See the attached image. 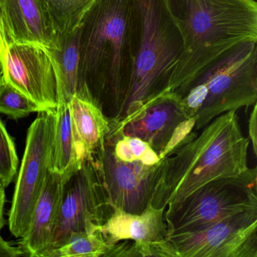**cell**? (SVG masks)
Returning a JSON list of instances; mask_svg holds the SVG:
<instances>
[{"instance_id":"25","label":"cell","mask_w":257,"mask_h":257,"mask_svg":"<svg viewBox=\"0 0 257 257\" xmlns=\"http://www.w3.org/2000/svg\"><path fill=\"white\" fill-rule=\"evenodd\" d=\"M5 186L0 184V231L4 228L6 224L5 218H4V206L6 201Z\"/></svg>"},{"instance_id":"11","label":"cell","mask_w":257,"mask_h":257,"mask_svg":"<svg viewBox=\"0 0 257 257\" xmlns=\"http://www.w3.org/2000/svg\"><path fill=\"white\" fill-rule=\"evenodd\" d=\"M4 80L35 102L41 110H55L58 85L55 63L46 48L13 44L2 55Z\"/></svg>"},{"instance_id":"8","label":"cell","mask_w":257,"mask_h":257,"mask_svg":"<svg viewBox=\"0 0 257 257\" xmlns=\"http://www.w3.org/2000/svg\"><path fill=\"white\" fill-rule=\"evenodd\" d=\"M156 256L257 257V209L156 245Z\"/></svg>"},{"instance_id":"2","label":"cell","mask_w":257,"mask_h":257,"mask_svg":"<svg viewBox=\"0 0 257 257\" xmlns=\"http://www.w3.org/2000/svg\"><path fill=\"white\" fill-rule=\"evenodd\" d=\"M249 144L237 111L222 114L201 130L192 131L162 159L151 204L166 207L212 180L244 172L249 168Z\"/></svg>"},{"instance_id":"17","label":"cell","mask_w":257,"mask_h":257,"mask_svg":"<svg viewBox=\"0 0 257 257\" xmlns=\"http://www.w3.org/2000/svg\"><path fill=\"white\" fill-rule=\"evenodd\" d=\"M58 46L50 52L58 85V105L69 104L79 91V29L58 36Z\"/></svg>"},{"instance_id":"19","label":"cell","mask_w":257,"mask_h":257,"mask_svg":"<svg viewBox=\"0 0 257 257\" xmlns=\"http://www.w3.org/2000/svg\"><path fill=\"white\" fill-rule=\"evenodd\" d=\"M96 0H43L58 36L73 32Z\"/></svg>"},{"instance_id":"23","label":"cell","mask_w":257,"mask_h":257,"mask_svg":"<svg viewBox=\"0 0 257 257\" xmlns=\"http://www.w3.org/2000/svg\"><path fill=\"white\" fill-rule=\"evenodd\" d=\"M248 132H249V143L252 146L253 155H257V105H253L252 112L249 118V124H248Z\"/></svg>"},{"instance_id":"16","label":"cell","mask_w":257,"mask_h":257,"mask_svg":"<svg viewBox=\"0 0 257 257\" xmlns=\"http://www.w3.org/2000/svg\"><path fill=\"white\" fill-rule=\"evenodd\" d=\"M73 138L75 167L91 159L104 145L111 120L90 97L76 94L68 104Z\"/></svg>"},{"instance_id":"12","label":"cell","mask_w":257,"mask_h":257,"mask_svg":"<svg viewBox=\"0 0 257 257\" xmlns=\"http://www.w3.org/2000/svg\"><path fill=\"white\" fill-rule=\"evenodd\" d=\"M192 120L186 116L180 96L168 90L115 121L124 135L145 141L162 159V153L176 133Z\"/></svg>"},{"instance_id":"22","label":"cell","mask_w":257,"mask_h":257,"mask_svg":"<svg viewBox=\"0 0 257 257\" xmlns=\"http://www.w3.org/2000/svg\"><path fill=\"white\" fill-rule=\"evenodd\" d=\"M19 158L14 141L0 118V178L6 188L16 178Z\"/></svg>"},{"instance_id":"13","label":"cell","mask_w":257,"mask_h":257,"mask_svg":"<svg viewBox=\"0 0 257 257\" xmlns=\"http://www.w3.org/2000/svg\"><path fill=\"white\" fill-rule=\"evenodd\" d=\"M0 38L4 49L13 44L58 46V35L43 0H0Z\"/></svg>"},{"instance_id":"26","label":"cell","mask_w":257,"mask_h":257,"mask_svg":"<svg viewBox=\"0 0 257 257\" xmlns=\"http://www.w3.org/2000/svg\"><path fill=\"white\" fill-rule=\"evenodd\" d=\"M4 64H3L2 58L0 55V86L4 82Z\"/></svg>"},{"instance_id":"14","label":"cell","mask_w":257,"mask_h":257,"mask_svg":"<svg viewBox=\"0 0 257 257\" xmlns=\"http://www.w3.org/2000/svg\"><path fill=\"white\" fill-rule=\"evenodd\" d=\"M165 208H156L150 204L142 213H132L115 207L100 228L105 242L110 246L122 240H132L139 246L142 256H153L155 245L168 238Z\"/></svg>"},{"instance_id":"21","label":"cell","mask_w":257,"mask_h":257,"mask_svg":"<svg viewBox=\"0 0 257 257\" xmlns=\"http://www.w3.org/2000/svg\"><path fill=\"white\" fill-rule=\"evenodd\" d=\"M40 111L41 109L35 102L13 85L4 81L0 86V113L17 120Z\"/></svg>"},{"instance_id":"6","label":"cell","mask_w":257,"mask_h":257,"mask_svg":"<svg viewBox=\"0 0 257 257\" xmlns=\"http://www.w3.org/2000/svg\"><path fill=\"white\" fill-rule=\"evenodd\" d=\"M257 168L203 185L165 208L168 237L202 229L219 221L257 209Z\"/></svg>"},{"instance_id":"20","label":"cell","mask_w":257,"mask_h":257,"mask_svg":"<svg viewBox=\"0 0 257 257\" xmlns=\"http://www.w3.org/2000/svg\"><path fill=\"white\" fill-rule=\"evenodd\" d=\"M108 248L100 230L82 231L70 236L65 244L51 249L44 257H105Z\"/></svg>"},{"instance_id":"15","label":"cell","mask_w":257,"mask_h":257,"mask_svg":"<svg viewBox=\"0 0 257 257\" xmlns=\"http://www.w3.org/2000/svg\"><path fill=\"white\" fill-rule=\"evenodd\" d=\"M63 183L62 175L49 170L29 229L20 242L26 255L43 257L50 249L59 215Z\"/></svg>"},{"instance_id":"27","label":"cell","mask_w":257,"mask_h":257,"mask_svg":"<svg viewBox=\"0 0 257 257\" xmlns=\"http://www.w3.org/2000/svg\"><path fill=\"white\" fill-rule=\"evenodd\" d=\"M3 52H4V46H3L2 41L0 38V55H2Z\"/></svg>"},{"instance_id":"5","label":"cell","mask_w":257,"mask_h":257,"mask_svg":"<svg viewBox=\"0 0 257 257\" xmlns=\"http://www.w3.org/2000/svg\"><path fill=\"white\" fill-rule=\"evenodd\" d=\"M180 97L186 116L199 131L229 111L257 100V42L241 43L224 55L184 89Z\"/></svg>"},{"instance_id":"9","label":"cell","mask_w":257,"mask_h":257,"mask_svg":"<svg viewBox=\"0 0 257 257\" xmlns=\"http://www.w3.org/2000/svg\"><path fill=\"white\" fill-rule=\"evenodd\" d=\"M55 110H41L30 126L9 218L12 234L28 232L36 204L50 170Z\"/></svg>"},{"instance_id":"18","label":"cell","mask_w":257,"mask_h":257,"mask_svg":"<svg viewBox=\"0 0 257 257\" xmlns=\"http://www.w3.org/2000/svg\"><path fill=\"white\" fill-rule=\"evenodd\" d=\"M50 171L61 174L63 179L76 171L68 104L58 105L55 109Z\"/></svg>"},{"instance_id":"10","label":"cell","mask_w":257,"mask_h":257,"mask_svg":"<svg viewBox=\"0 0 257 257\" xmlns=\"http://www.w3.org/2000/svg\"><path fill=\"white\" fill-rule=\"evenodd\" d=\"M91 159L98 167L113 207L141 213L151 204L162 159L156 165L141 160H121L104 142L103 148Z\"/></svg>"},{"instance_id":"7","label":"cell","mask_w":257,"mask_h":257,"mask_svg":"<svg viewBox=\"0 0 257 257\" xmlns=\"http://www.w3.org/2000/svg\"><path fill=\"white\" fill-rule=\"evenodd\" d=\"M63 180L59 215L49 250L65 244L73 234L100 230L115 208L93 159L84 161Z\"/></svg>"},{"instance_id":"3","label":"cell","mask_w":257,"mask_h":257,"mask_svg":"<svg viewBox=\"0 0 257 257\" xmlns=\"http://www.w3.org/2000/svg\"><path fill=\"white\" fill-rule=\"evenodd\" d=\"M183 42L170 83L179 92L241 43L257 42L255 0H166Z\"/></svg>"},{"instance_id":"4","label":"cell","mask_w":257,"mask_h":257,"mask_svg":"<svg viewBox=\"0 0 257 257\" xmlns=\"http://www.w3.org/2000/svg\"><path fill=\"white\" fill-rule=\"evenodd\" d=\"M132 43L133 76L121 119L170 90L183 55V39L166 0H134Z\"/></svg>"},{"instance_id":"29","label":"cell","mask_w":257,"mask_h":257,"mask_svg":"<svg viewBox=\"0 0 257 257\" xmlns=\"http://www.w3.org/2000/svg\"><path fill=\"white\" fill-rule=\"evenodd\" d=\"M255 1H257V0H255Z\"/></svg>"},{"instance_id":"28","label":"cell","mask_w":257,"mask_h":257,"mask_svg":"<svg viewBox=\"0 0 257 257\" xmlns=\"http://www.w3.org/2000/svg\"><path fill=\"white\" fill-rule=\"evenodd\" d=\"M0 184L4 185V183H3V181H2V180H1V178H0Z\"/></svg>"},{"instance_id":"1","label":"cell","mask_w":257,"mask_h":257,"mask_svg":"<svg viewBox=\"0 0 257 257\" xmlns=\"http://www.w3.org/2000/svg\"><path fill=\"white\" fill-rule=\"evenodd\" d=\"M134 0H96L79 25V91L108 118H122L133 76Z\"/></svg>"},{"instance_id":"24","label":"cell","mask_w":257,"mask_h":257,"mask_svg":"<svg viewBox=\"0 0 257 257\" xmlns=\"http://www.w3.org/2000/svg\"><path fill=\"white\" fill-rule=\"evenodd\" d=\"M25 255L26 254L20 246L16 247L13 246L0 235V256L19 257Z\"/></svg>"}]
</instances>
